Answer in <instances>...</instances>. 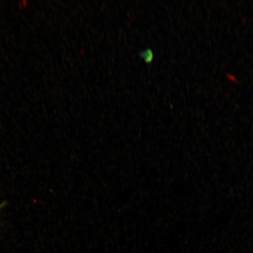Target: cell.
Returning <instances> with one entry per match:
<instances>
[{
  "label": "cell",
  "mask_w": 253,
  "mask_h": 253,
  "mask_svg": "<svg viewBox=\"0 0 253 253\" xmlns=\"http://www.w3.org/2000/svg\"><path fill=\"white\" fill-rule=\"evenodd\" d=\"M140 55L144 59L145 62L147 63H150L154 60V53L153 50L150 49L141 50Z\"/></svg>",
  "instance_id": "cell-1"
},
{
  "label": "cell",
  "mask_w": 253,
  "mask_h": 253,
  "mask_svg": "<svg viewBox=\"0 0 253 253\" xmlns=\"http://www.w3.org/2000/svg\"><path fill=\"white\" fill-rule=\"evenodd\" d=\"M5 205V203H2L1 205H0V211L1 210V209L4 207V206Z\"/></svg>",
  "instance_id": "cell-2"
}]
</instances>
